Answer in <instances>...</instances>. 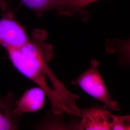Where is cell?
I'll use <instances>...</instances> for the list:
<instances>
[{
  "instance_id": "8992f818",
  "label": "cell",
  "mask_w": 130,
  "mask_h": 130,
  "mask_svg": "<svg viewBox=\"0 0 130 130\" xmlns=\"http://www.w3.org/2000/svg\"><path fill=\"white\" fill-rule=\"evenodd\" d=\"M16 99L13 92L0 96V130H17L19 117L14 112Z\"/></svg>"
},
{
  "instance_id": "6da1fadb",
  "label": "cell",
  "mask_w": 130,
  "mask_h": 130,
  "mask_svg": "<svg viewBox=\"0 0 130 130\" xmlns=\"http://www.w3.org/2000/svg\"><path fill=\"white\" fill-rule=\"evenodd\" d=\"M45 30L34 28L31 37L23 46L6 49L14 67L32 80L45 92L51 105L52 113H65L81 118L82 110L76 104L79 96L70 93L56 77L49 63L54 56L53 47L48 43Z\"/></svg>"
},
{
  "instance_id": "5b68a950",
  "label": "cell",
  "mask_w": 130,
  "mask_h": 130,
  "mask_svg": "<svg viewBox=\"0 0 130 130\" xmlns=\"http://www.w3.org/2000/svg\"><path fill=\"white\" fill-rule=\"evenodd\" d=\"M46 96L45 92L39 87L28 89L17 100L15 113L20 117L24 113L35 112L41 109L44 105Z\"/></svg>"
},
{
  "instance_id": "3957f363",
  "label": "cell",
  "mask_w": 130,
  "mask_h": 130,
  "mask_svg": "<svg viewBox=\"0 0 130 130\" xmlns=\"http://www.w3.org/2000/svg\"><path fill=\"white\" fill-rule=\"evenodd\" d=\"M29 38L23 26L19 23L10 11H5L0 19V45L5 49L23 46Z\"/></svg>"
},
{
  "instance_id": "9c48e42d",
  "label": "cell",
  "mask_w": 130,
  "mask_h": 130,
  "mask_svg": "<svg viewBox=\"0 0 130 130\" xmlns=\"http://www.w3.org/2000/svg\"><path fill=\"white\" fill-rule=\"evenodd\" d=\"M115 47V49L112 50L111 51H119L122 53L126 58L130 60V39L125 41H121L119 40H114L110 45V48Z\"/></svg>"
},
{
  "instance_id": "30bf717a",
  "label": "cell",
  "mask_w": 130,
  "mask_h": 130,
  "mask_svg": "<svg viewBox=\"0 0 130 130\" xmlns=\"http://www.w3.org/2000/svg\"><path fill=\"white\" fill-rule=\"evenodd\" d=\"M98 0H75L71 5V8L73 14L83 13L84 15V8L89 5Z\"/></svg>"
},
{
  "instance_id": "8fae6325",
  "label": "cell",
  "mask_w": 130,
  "mask_h": 130,
  "mask_svg": "<svg viewBox=\"0 0 130 130\" xmlns=\"http://www.w3.org/2000/svg\"><path fill=\"white\" fill-rule=\"evenodd\" d=\"M67 1H68L70 4V8H71V5L74 2L75 0H66Z\"/></svg>"
},
{
  "instance_id": "ba28073f",
  "label": "cell",
  "mask_w": 130,
  "mask_h": 130,
  "mask_svg": "<svg viewBox=\"0 0 130 130\" xmlns=\"http://www.w3.org/2000/svg\"><path fill=\"white\" fill-rule=\"evenodd\" d=\"M112 130H130V115L123 116H113Z\"/></svg>"
},
{
  "instance_id": "52a82bcc",
  "label": "cell",
  "mask_w": 130,
  "mask_h": 130,
  "mask_svg": "<svg viewBox=\"0 0 130 130\" xmlns=\"http://www.w3.org/2000/svg\"><path fill=\"white\" fill-rule=\"evenodd\" d=\"M22 3L32 10L38 16H42L48 11L55 10L59 14L72 15L70 4L66 0H20Z\"/></svg>"
},
{
  "instance_id": "277c9868",
  "label": "cell",
  "mask_w": 130,
  "mask_h": 130,
  "mask_svg": "<svg viewBox=\"0 0 130 130\" xmlns=\"http://www.w3.org/2000/svg\"><path fill=\"white\" fill-rule=\"evenodd\" d=\"M113 116L105 107H93L82 110L79 130H112Z\"/></svg>"
},
{
  "instance_id": "7a4b0ae2",
  "label": "cell",
  "mask_w": 130,
  "mask_h": 130,
  "mask_svg": "<svg viewBox=\"0 0 130 130\" xmlns=\"http://www.w3.org/2000/svg\"><path fill=\"white\" fill-rule=\"evenodd\" d=\"M99 63L95 59L91 60L88 69L72 82L78 85L85 93L96 98L105 105L114 110H120L118 103L112 99L98 70Z\"/></svg>"
}]
</instances>
